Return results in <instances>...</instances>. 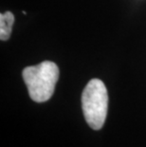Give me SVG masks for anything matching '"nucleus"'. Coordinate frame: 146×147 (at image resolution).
<instances>
[{"instance_id":"obj_1","label":"nucleus","mask_w":146,"mask_h":147,"mask_svg":"<svg viewBox=\"0 0 146 147\" xmlns=\"http://www.w3.org/2000/svg\"><path fill=\"white\" fill-rule=\"evenodd\" d=\"M22 76L30 99L36 102H44L53 95L59 79V68L53 62L44 61L25 67Z\"/></svg>"},{"instance_id":"obj_2","label":"nucleus","mask_w":146,"mask_h":147,"mask_svg":"<svg viewBox=\"0 0 146 147\" xmlns=\"http://www.w3.org/2000/svg\"><path fill=\"white\" fill-rule=\"evenodd\" d=\"M82 108L88 125L94 130L104 126L107 116L108 94L100 79L90 80L82 94Z\"/></svg>"},{"instance_id":"obj_3","label":"nucleus","mask_w":146,"mask_h":147,"mask_svg":"<svg viewBox=\"0 0 146 147\" xmlns=\"http://www.w3.org/2000/svg\"><path fill=\"white\" fill-rule=\"evenodd\" d=\"M13 22L14 16L12 12L6 11L0 14V39L2 41H6L10 38Z\"/></svg>"}]
</instances>
